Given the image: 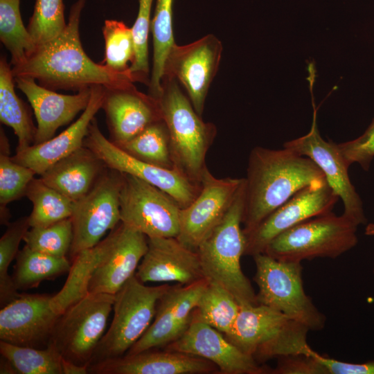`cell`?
<instances>
[{"instance_id":"cell-3","label":"cell","mask_w":374,"mask_h":374,"mask_svg":"<svg viewBox=\"0 0 374 374\" xmlns=\"http://www.w3.org/2000/svg\"><path fill=\"white\" fill-rule=\"evenodd\" d=\"M157 99L169 133L174 168L201 185L208 168L206 155L215 137V126L202 119L173 78L163 76L161 92Z\"/></svg>"},{"instance_id":"cell-36","label":"cell","mask_w":374,"mask_h":374,"mask_svg":"<svg viewBox=\"0 0 374 374\" xmlns=\"http://www.w3.org/2000/svg\"><path fill=\"white\" fill-rule=\"evenodd\" d=\"M0 39L11 55V66L24 60L36 44L24 25L20 0H0Z\"/></svg>"},{"instance_id":"cell-35","label":"cell","mask_w":374,"mask_h":374,"mask_svg":"<svg viewBox=\"0 0 374 374\" xmlns=\"http://www.w3.org/2000/svg\"><path fill=\"white\" fill-rule=\"evenodd\" d=\"M37 175L31 168L15 161L10 157L8 139L1 129L0 136V204L1 222L8 224L6 206L26 195L27 188Z\"/></svg>"},{"instance_id":"cell-21","label":"cell","mask_w":374,"mask_h":374,"mask_svg":"<svg viewBox=\"0 0 374 374\" xmlns=\"http://www.w3.org/2000/svg\"><path fill=\"white\" fill-rule=\"evenodd\" d=\"M109 249L94 269L88 283L89 293L116 294L135 275L145 254L148 237L120 222L112 230Z\"/></svg>"},{"instance_id":"cell-8","label":"cell","mask_w":374,"mask_h":374,"mask_svg":"<svg viewBox=\"0 0 374 374\" xmlns=\"http://www.w3.org/2000/svg\"><path fill=\"white\" fill-rule=\"evenodd\" d=\"M253 258L256 269L253 280L258 287V304L282 312L310 330L325 327L326 316L305 292L301 262L281 261L265 253Z\"/></svg>"},{"instance_id":"cell-15","label":"cell","mask_w":374,"mask_h":374,"mask_svg":"<svg viewBox=\"0 0 374 374\" xmlns=\"http://www.w3.org/2000/svg\"><path fill=\"white\" fill-rule=\"evenodd\" d=\"M222 52L221 42L210 34L186 45L175 44L167 56L163 75L176 79L184 86L200 116L211 83L218 70Z\"/></svg>"},{"instance_id":"cell-32","label":"cell","mask_w":374,"mask_h":374,"mask_svg":"<svg viewBox=\"0 0 374 374\" xmlns=\"http://www.w3.org/2000/svg\"><path fill=\"white\" fill-rule=\"evenodd\" d=\"M240 308V305L227 290L208 282L193 316L224 335L233 326Z\"/></svg>"},{"instance_id":"cell-12","label":"cell","mask_w":374,"mask_h":374,"mask_svg":"<svg viewBox=\"0 0 374 374\" xmlns=\"http://www.w3.org/2000/svg\"><path fill=\"white\" fill-rule=\"evenodd\" d=\"M84 145L90 149L110 169L136 177L162 190L185 208L197 197L201 185L192 182L175 169L159 167L141 161L108 140L94 118Z\"/></svg>"},{"instance_id":"cell-37","label":"cell","mask_w":374,"mask_h":374,"mask_svg":"<svg viewBox=\"0 0 374 374\" xmlns=\"http://www.w3.org/2000/svg\"><path fill=\"white\" fill-rule=\"evenodd\" d=\"M103 34L105 39L104 65L113 71L132 75L128 63L132 64L135 57L132 28L123 21L109 19L105 21Z\"/></svg>"},{"instance_id":"cell-19","label":"cell","mask_w":374,"mask_h":374,"mask_svg":"<svg viewBox=\"0 0 374 374\" xmlns=\"http://www.w3.org/2000/svg\"><path fill=\"white\" fill-rule=\"evenodd\" d=\"M163 348L204 358L215 364L220 373L262 374L270 369L262 367L228 341L222 333L193 316L184 332Z\"/></svg>"},{"instance_id":"cell-13","label":"cell","mask_w":374,"mask_h":374,"mask_svg":"<svg viewBox=\"0 0 374 374\" xmlns=\"http://www.w3.org/2000/svg\"><path fill=\"white\" fill-rule=\"evenodd\" d=\"M339 199L326 179L304 187L254 229L244 233V255L253 256L264 253L269 243L285 231L308 219L332 211Z\"/></svg>"},{"instance_id":"cell-46","label":"cell","mask_w":374,"mask_h":374,"mask_svg":"<svg viewBox=\"0 0 374 374\" xmlns=\"http://www.w3.org/2000/svg\"><path fill=\"white\" fill-rule=\"evenodd\" d=\"M364 233L369 236L374 235V223H370L366 225Z\"/></svg>"},{"instance_id":"cell-10","label":"cell","mask_w":374,"mask_h":374,"mask_svg":"<svg viewBox=\"0 0 374 374\" xmlns=\"http://www.w3.org/2000/svg\"><path fill=\"white\" fill-rule=\"evenodd\" d=\"M123 181V173L106 168L89 193L75 202L71 217L73 235L69 253L72 259L96 245L121 222Z\"/></svg>"},{"instance_id":"cell-30","label":"cell","mask_w":374,"mask_h":374,"mask_svg":"<svg viewBox=\"0 0 374 374\" xmlns=\"http://www.w3.org/2000/svg\"><path fill=\"white\" fill-rule=\"evenodd\" d=\"M33 204L28 216L32 227L46 226L72 216L75 202L46 184L41 178H34L26 195Z\"/></svg>"},{"instance_id":"cell-34","label":"cell","mask_w":374,"mask_h":374,"mask_svg":"<svg viewBox=\"0 0 374 374\" xmlns=\"http://www.w3.org/2000/svg\"><path fill=\"white\" fill-rule=\"evenodd\" d=\"M1 356L18 374H62V356L51 345L37 348L0 341Z\"/></svg>"},{"instance_id":"cell-20","label":"cell","mask_w":374,"mask_h":374,"mask_svg":"<svg viewBox=\"0 0 374 374\" xmlns=\"http://www.w3.org/2000/svg\"><path fill=\"white\" fill-rule=\"evenodd\" d=\"M104 109L112 141L124 143L150 125L163 120L159 101L139 91L133 82L105 87Z\"/></svg>"},{"instance_id":"cell-39","label":"cell","mask_w":374,"mask_h":374,"mask_svg":"<svg viewBox=\"0 0 374 374\" xmlns=\"http://www.w3.org/2000/svg\"><path fill=\"white\" fill-rule=\"evenodd\" d=\"M71 218L46 226L32 227L24 241L30 249L55 256H66L73 241Z\"/></svg>"},{"instance_id":"cell-17","label":"cell","mask_w":374,"mask_h":374,"mask_svg":"<svg viewBox=\"0 0 374 374\" xmlns=\"http://www.w3.org/2000/svg\"><path fill=\"white\" fill-rule=\"evenodd\" d=\"M51 295L23 294L0 311V340L18 346L44 348L48 346L60 316Z\"/></svg>"},{"instance_id":"cell-1","label":"cell","mask_w":374,"mask_h":374,"mask_svg":"<svg viewBox=\"0 0 374 374\" xmlns=\"http://www.w3.org/2000/svg\"><path fill=\"white\" fill-rule=\"evenodd\" d=\"M86 0H77L71 6L69 21L63 31L53 39L36 46L23 62L12 66L15 77H28L51 90L79 91L94 86L114 87L134 77L110 70L94 62L84 52L79 32Z\"/></svg>"},{"instance_id":"cell-40","label":"cell","mask_w":374,"mask_h":374,"mask_svg":"<svg viewBox=\"0 0 374 374\" xmlns=\"http://www.w3.org/2000/svg\"><path fill=\"white\" fill-rule=\"evenodd\" d=\"M63 0H36L27 29L36 46L57 37L65 28Z\"/></svg>"},{"instance_id":"cell-42","label":"cell","mask_w":374,"mask_h":374,"mask_svg":"<svg viewBox=\"0 0 374 374\" xmlns=\"http://www.w3.org/2000/svg\"><path fill=\"white\" fill-rule=\"evenodd\" d=\"M337 145L348 166L357 163L368 171L374 158V118L360 136Z\"/></svg>"},{"instance_id":"cell-44","label":"cell","mask_w":374,"mask_h":374,"mask_svg":"<svg viewBox=\"0 0 374 374\" xmlns=\"http://www.w3.org/2000/svg\"><path fill=\"white\" fill-rule=\"evenodd\" d=\"M310 353L323 364L328 374H374V360L350 363L324 357L312 349Z\"/></svg>"},{"instance_id":"cell-26","label":"cell","mask_w":374,"mask_h":374,"mask_svg":"<svg viewBox=\"0 0 374 374\" xmlns=\"http://www.w3.org/2000/svg\"><path fill=\"white\" fill-rule=\"evenodd\" d=\"M106 168L90 149L83 145L53 165L40 178L75 202L89 193Z\"/></svg>"},{"instance_id":"cell-9","label":"cell","mask_w":374,"mask_h":374,"mask_svg":"<svg viewBox=\"0 0 374 374\" xmlns=\"http://www.w3.org/2000/svg\"><path fill=\"white\" fill-rule=\"evenodd\" d=\"M114 301L113 294L88 292L60 316L48 345L63 359L89 368L105 333Z\"/></svg>"},{"instance_id":"cell-5","label":"cell","mask_w":374,"mask_h":374,"mask_svg":"<svg viewBox=\"0 0 374 374\" xmlns=\"http://www.w3.org/2000/svg\"><path fill=\"white\" fill-rule=\"evenodd\" d=\"M309 328L282 312L262 304L240 305L226 339L258 362L274 357L306 354Z\"/></svg>"},{"instance_id":"cell-33","label":"cell","mask_w":374,"mask_h":374,"mask_svg":"<svg viewBox=\"0 0 374 374\" xmlns=\"http://www.w3.org/2000/svg\"><path fill=\"white\" fill-rule=\"evenodd\" d=\"M116 145L141 161L159 167L175 169L169 133L163 120L150 125L128 141Z\"/></svg>"},{"instance_id":"cell-43","label":"cell","mask_w":374,"mask_h":374,"mask_svg":"<svg viewBox=\"0 0 374 374\" xmlns=\"http://www.w3.org/2000/svg\"><path fill=\"white\" fill-rule=\"evenodd\" d=\"M312 350V348H311ZM296 354L278 357L275 368L270 369L274 374H328V372L311 353Z\"/></svg>"},{"instance_id":"cell-28","label":"cell","mask_w":374,"mask_h":374,"mask_svg":"<svg viewBox=\"0 0 374 374\" xmlns=\"http://www.w3.org/2000/svg\"><path fill=\"white\" fill-rule=\"evenodd\" d=\"M15 76L6 57L0 60V121L10 127L18 139L17 152L35 143L36 127L26 104L15 91Z\"/></svg>"},{"instance_id":"cell-24","label":"cell","mask_w":374,"mask_h":374,"mask_svg":"<svg viewBox=\"0 0 374 374\" xmlns=\"http://www.w3.org/2000/svg\"><path fill=\"white\" fill-rule=\"evenodd\" d=\"M92 374H204L219 373L204 358L169 350L149 349L136 354L99 362L89 366Z\"/></svg>"},{"instance_id":"cell-25","label":"cell","mask_w":374,"mask_h":374,"mask_svg":"<svg viewBox=\"0 0 374 374\" xmlns=\"http://www.w3.org/2000/svg\"><path fill=\"white\" fill-rule=\"evenodd\" d=\"M105 87H91L89 102L80 116L57 136L17 152L13 160L41 175L55 163L84 145L89 127L102 108Z\"/></svg>"},{"instance_id":"cell-18","label":"cell","mask_w":374,"mask_h":374,"mask_svg":"<svg viewBox=\"0 0 374 374\" xmlns=\"http://www.w3.org/2000/svg\"><path fill=\"white\" fill-rule=\"evenodd\" d=\"M207 283L202 279L188 285L171 286L159 300L154 321L126 354L163 348L177 340L188 326Z\"/></svg>"},{"instance_id":"cell-14","label":"cell","mask_w":374,"mask_h":374,"mask_svg":"<svg viewBox=\"0 0 374 374\" xmlns=\"http://www.w3.org/2000/svg\"><path fill=\"white\" fill-rule=\"evenodd\" d=\"M243 181L244 178H216L207 168L199 194L190 204L181 208L177 239L197 251L228 212Z\"/></svg>"},{"instance_id":"cell-45","label":"cell","mask_w":374,"mask_h":374,"mask_svg":"<svg viewBox=\"0 0 374 374\" xmlns=\"http://www.w3.org/2000/svg\"><path fill=\"white\" fill-rule=\"evenodd\" d=\"M62 374L89 373L87 366H80L65 359H62Z\"/></svg>"},{"instance_id":"cell-41","label":"cell","mask_w":374,"mask_h":374,"mask_svg":"<svg viewBox=\"0 0 374 374\" xmlns=\"http://www.w3.org/2000/svg\"><path fill=\"white\" fill-rule=\"evenodd\" d=\"M153 0H139V10L132 27L134 44L135 57L130 71L136 82L149 85L148 34L151 24V10Z\"/></svg>"},{"instance_id":"cell-22","label":"cell","mask_w":374,"mask_h":374,"mask_svg":"<svg viewBox=\"0 0 374 374\" xmlns=\"http://www.w3.org/2000/svg\"><path fill=\"white\" fill-rule=\"evenodd\" d=\"M148 250L135 276L142 283L175 282L188 285L205 279L197 251L177 238H148Z\"/></svg>"},{"instance_id":"cell-2","label":"cell","mask_w":374,"mask_h":374,"mask_svg":"<svg viewBox=\"0 0 374 374\" xmlns=\"http://www.w3.org/2000/svg\"><path fill=\"white\" fill-rule=\"evenodd\" d=\"M244 179V233L254 229L301 189L326 179L312 160L284 147L280 150L253 148Z\"/></svg>"},{"instance_id":"cell-47","label":"cell","mask_w":374,"mask_h":374,"mask_svg":"<svg viewBox=\"0 0 374 374\" xmlns=\"http://www.w3.org/2000/svg\"><path fill=\"white\" fill-rule=\"evenodd\" d=\"M373 273L374 274V267H373Z\"/></svg>"},{"instance_id":"cell-6","label":"cell","mask_w":374,"mask_h":374,"mask_svg":"<svg viewBox=\"0 0 374 374\" xmlns=\"http://www.w3.org/2000/svg\"><path fill=\"white\" fill-rule=\"evenodd\" d=\"M358 225L332 211L308 219L274 238L264 253L286 262L336 258L356 246Z\"/></svg>"},{"instance_id":"cell-38","label":"cell","mask_w":374,"mask_h":374,"mask_svg":"<svg viewBox=\"0 0 374 374\" xmlns=\"http://www.w3.org/2000/svg\"><path fill=\"white\" fill-rule=\"evenodd\" d=\"M30 228L28 216L22 217L14 222L9 223L0 239V304L6 305L17 299L18 293L12 276L8 274V268L19 252V247L27 231Z\"/></svg>"},{"instance_id":"cell-23","label":"cell","mask_w":374,"mask_h":374,"mask_svg":"<svg viewBox=\"0 0 374 374\" xmlns=\"http://www.w3.org/2000/svg\"><path fill=\"white\" fill-rule=\"evenodd\" d=\"M15 81L30 103L37 120L34 144L53 138L59 127L85 109L91 97V87L66 95L41 86L32 78L15 77Z\"/></svg>"},{"instance_id":"cell-4","label":"cell","mask_w":374,"mask_h":374,"mask_svg":"<svg viewBox=\"0 0 374 374\" xmlns=\"http://www.w3.org/2000/svg\"><path fill=\"white\" fill-rule=\"evenodd\" d=\"M244 179L228 212L199 246L204 278L227 290L240 305L258 304L256 294L240 264L245 237L241 227L244 207Z\"/></svg>"},{"instance_id":"cell-7","label":"cell","mask_w":374,"mask_h":374,"mask_svg":"<svg viewBox=\"0 0 374 374\" xmlns=\"http://www.w3.org/2000/svg\"><path fill=\"white\" fill-rule=\"evenodd\" d=\"M171 285L147 286L134 275L114 294V316L98 343L91 364L125 355L155 316L157 305Z\"/></svg>"},{"instance_id":"cell-11","label":"cell","mask_w":374,"mask_h":374,"mask_svg":"<svg viewBox=\"0 0 374 374\" xmlns=\"http://www.w3.org/2000/svg\"><path fill=\"white\" fill-rule=\"evenodd\" d=\"M120 208L121 222L148 238H177L179 233V205L162 190L136 177L123 174Z\"/></svg>"},{"instance_id":"cell-29","label":"cell","mask_w":374,"mask_h":374,"mask_svg":"<svg viewBox=\"0 0 374 374\" xmlns=\"http://www.w3.org/2000/svg\"><path fill=\"white\" fill-rule=\"evenodd\" d=\"M12 279L17 290L37 287L42 281L69 272L71 265L66 256H55L24 246L19 251Z\"/></svg>"},{"instance_id":"cell-31","label":"cell","mask_w":374,"mask_h":374,"mask_svg":"<svg viewBox=\"0 0 374 374\" xmlns=\"http://www.w3.org/2000/svg\"><path fill=\"white\" fill-rule=\"evenodd\" d=\"M173 0H157L150 28L153 37L152 69L149 83L150 95L157 98L161 92L165 62L175 44L172 33Z\"/></svg>"},{"instance_id":"cell-27","label":"cell","mask_w":374,"mask_h":374,"mask_svg":"<svg viewBox=\"0 0 374 374\" xmlns=\"http://www.w3.org/2000/svg\"><path fill=\"white\" fill-rule=\"evenodd\" d=\"M112 239L111 231L96 245L80 252L73 259L65 284L59 292L51 297L53 309L59 316L88 293L90 277L109 249Z\"/></svg>"},{"instance_id":"cell-16","label":"cell","mask_w":374,"mask_h":374,"mask_svg":"<svg viewBox=\"0 0 374 374\" xmlns=\"http://www.w3.org/2000/svg\"><path fill=\"white\" fill-rule=\"evenodd\" d=\"M314 114L310 130L305 135L287 141L283 147L307 157L320 168L334 193L342 200L343 215L358 226L366 222L362 199L353 185L349 166L338 149L337 143L325 141L317 124V109L312 99Z\"/></svg>"}]
</instances>
